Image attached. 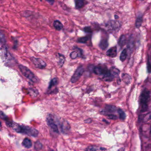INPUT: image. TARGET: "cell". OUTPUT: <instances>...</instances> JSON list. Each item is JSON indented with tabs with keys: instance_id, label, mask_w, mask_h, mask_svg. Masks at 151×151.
I'll return each mask as SVG.
<instances>
[{
	"instance_id": "1",
	"label": "cell",
	"mask_w": 151,
	"mask_h": 151,
	"mask_svg": "<svg viewBox=\"0 0 151 151\" xmlns=\"http://www.w3.org/2000/svg\"><path fill=\"white\" fill-rule=\"evenodd\" d=\"M12 128L15 132L19 134H22L33 137H37L39 135V132L36 129L28 125H19L13 122Z\"/></svg>"
},
{
	"instance_id": "2",
	"label": "cell",
	"mask_w": 151,
	"mask_h": 151,
	"mask_svg": "<svg viewBox=\"0 0 151 151\" xmlns=\"http://www.w3.org/2000/svg\"><path fill=\"white\" fill-rule=\"evenodd\" d=\"M18 67L21 71V73L23 75L24 77L29 79L33 83H35V84L39 83V79L27 67L22 65V64H19L18 65Z\"/></svg>"
},
{
	"instance_id": "3",
	"label": "cell",
	"mask_w": 151,
	"mask_h": 151,
	"mask_svg": "<svg viewBox=\"0 0 151 151\" xmlns=\"http://www.w3.org/2000/svg\"><path fill=\"white\" fill-rule=\"evenodd\" d=\"M150 99V92L147 89H145L141 93L140 97V103L141 110L145 111L148 109V102Z\"/></svg>"
},
{
	"instance_id": "4",
	"label": "cell",
	"mask_w": 151,
	"mask_h": 151,
	"mask_svg": "<svg viewBox=\"0 0 151 151\" xmlns=\"http://www.w3.org/2000/svg\"><path fill=\"white\" fill-rule=\"evenodd\" d=\"M46 122L47 125L50 127L51 129L56 134H59V130L57 125L56 123L54 116L51 114H49L46 118Z\"/></svg>"
},
{
	"instance_id": "5",
	"label": "cell",
	"mask_w": 151,
	"mask_h": 151,
	"mask_svg": "<svg viewBox=\"0 0 151 151\" xmlns=\"http://www.w3.org/2000/svg\"><path fill=\"white\" fill-rule=\"evenodd\" d=\"M94 72L96 75L105 77L109 72V70L104 64H99L94 67Z\"/></svg>"
},
{
	"instance_id": "6",
	"label": "cell",
	"mask_w": 151,
	"mask_h": 151,
	"mask_svg": "<svg viewBox=\"0 0 151 151\" xmlns=\"http://www.w3.org/2000/svg\"><path fill=\"white\" fill-rule=\"evenodd\" d=\"M84 72V70L83 66L82 65L79 66L70 79V82L72 84L76 83L83 75Z\"/></svg>"
},
{
	"instance_id": "7",
	"label": "cell",
	"mask_w": 151,
	"mask_h": 151,
	"mask_svg": "<svg viewBox=\"0 0 151 151\" xmlns=\"http://www.w3.org/2000/svg\"><path fill=\"white\" fill-rule=\"evenodd\" d=\"M30 60L35 67L37 68L44 69L47 66L46 63L41 58L32 57Z\"/></svg>"
},
{
	"instance_id": "8",
	"label": "cell",
	"mask_w": 151,
	"mask_h": 151,
	"mask_svg": "<svg viewBox=\"0 0 151 151\" xmlns=\"http://www.w3.org/2000/svg\"><path fill=\"white\" fill-rule=\"evenodd\" d=\"M117 110L116 107L113 106L107 105L105 107V109L101 111V113L104 115L108 116L110 114H113V113L115 112Z\"/></svg>"
},
{
	"instance_id": "9",
	"label": "cell",
	"mask_w": 151,
	"mask_h": 151,
	"mask_svg": "<svg viewBox=\"0 0 151 151\" xmlns=\"http://www.w3.org/2000/svg\"><path fill=\"white\" fill-rule=\"evenodd\" d=\"M61 132L63 134H67L70 131V126L67 120H63L60 124Z\"/></svg>"
},
{
	"instance_id": "10",
	"label": "cell",
	"mask_w": 151,
	"mask_h": 151,
	"mask_svg": "<svg viewBox=\"0 0 151 151\" xmlns=\"http://www.w3.org/2000/svg\"><path fill=\"white\" fill-rule=\"evenodd\" d=\"M70 56L72 59H75L78 57H83L84 56L83 50L80 48H77V50L70 53Z\"/></svg>"
},
{
	"instance_id": "11",
	"label": "cell",
	"mask_w": 151,
	"mask_h": 151,
	"mask_svg": "<svg viewBox=\"0 0 151 151\" xmlns=\"http://www.w3.org/2000/svg\"><path fill=\"white\" fill-rule=\"evenodd\" d=\"M106 55L110 57H116L117 56V47L116 46L110 48L106 52Z\"/></svg>"
},
{
	"instance_id": "12",
	"label": "cell",
	"mask_w": 151,
	"mask_h": 151,
	"mask_svg": "<svg viewBox=\"0 0 151 151\" xmlns=\"http://www.w3.org/2000/svg\"><path fill=\"white\" fill-rule=\"evenodd\" d=\"M120 26L118 22L116 21H111L107 24L108 27L109 28L110 30H116V29H118L119 26Z\"/></svg>"
},
{
	"instance_id": "13",
	"label": "cell",
	"mask_w": 151,
	"mask_h": 151,
	"mask_svg": "<svg viewBox=\"0 0 151 151\" xmlns=\"http://www.w3.org/2000/svg\"><path fill=\"white\" fill-rule=\"evenodd\" d=\"M99 47L102 50H106L108 46V40L107 39H103L101 40L99 43Z\"/></svg>"
},
{
	"instance_id": "14",
	"label": "cell",
	"mask_w": 151,
	"mask_h": 151,
	"mask_svg": "<svg viewBox=\"0 0 151 151\" xmlns=\"http://www.w3.org/2000/svg\"><path fill=\"white\" fill-rule=\"evenodd\" d=\"M53 26L57 31L61 30L63 28V25L59 20H55L53 22Z\"/></svg>"
},
{
	"instance_id": "15",
	"label": "cell",
	"mask_w": 151,
	"mask_h": 151,
	"mask_svg": "<svg viewBox=\"0 0 151 151\" xmlns=\"http://www.w3.org/2000/svg\"><path fill=\"white\" fill-rule=\"evenodd\" d=\"M22 145L27 148H31L32 146V141L28 138H25L23 141Z\"/></svg>"
},
{
	"instance_id": "16",
	"label": "cell",
	"mask_w": 151,
	"mask_h": 151,
	"mask_svg": "<svg viewBox=\"0 0 151 151\" xmlns=\"http://www.w3.org/2000/svg\"><path fill=\"white\" fill-rule=\"evenodd\" d=\"M58 79L57 78H55L52 79L51 81H50L49 86L48 87V91H50L52 89L53 87L56 86L58 84Z\"/></svg>"
},
{
	"instance_id": "17",
	"label": "cell",
	"mask_w": 151,
	"mask_h": 151,
	"mask_svg": "<svg viewBox=\"0 0 151 151\" xmlns=\"http://www.w3.org/2000/svg\"><path fill=\"white\" fill-rule=\"evenodd\" d=\"M85 1L83 0H76L75 1V7L76 9H80L85 5Z\"/></svg>"
},
{
	"instance_id": "18",
	"label": "cell",
	"mask_w": 151,
	"mask_h": 151,
	"mask_svg": "<svg viewBox=\"0 0 151 151\" xmlns=\"http://www.w3.org/2000/svg\"><path fill=\"white\" fill-rule=\"evenodd\" d=\"M122 78L123 81H124V82H125V84H130L131 81V79H132L131 76L127 74H123L122 75Z\"/></svg>"
},
{
	"instance_id": "19",
	"label": "cell",
	"mask_w": 151,
	"mask_h": 151,
	"mask_svg": "<svg viewBox=\"0 0 151 151\" xmlns=\"http://www.w3.org/2000/svg\"><path fill=\"white\" fill-rule=\"evenodd\" d=\"M58 58H59V61L58 62V65L59 67H63L64 63H65V56L62 54L58 53Z\"/></svg>"
},
{
	"instance_id": "20",
	"label": "cell",
	"mask_w": 151,
	"mask_h": 151,
	"mask_svg": "<svg viewBox=\"0 0 151 151\" xmlns=\"http://www.w3.org/2000/svg\"><path fill=\"white\" fill-rule=\"evenodd\" d=\"M142 21H143V18L142 15L139 14L136 18V28H139L142 24Z\"/></svg>"
},
{
	"instance_id": "21",
	"label": "cell",
	"mask_w": 151,
	"mask_h": 151,
	"mask_svg": "<svg viewBox=\"0 0 151 151\" xmlns=\"http://www.w3.org/2000/svg\"><path fill=\"white\" fill-rule=\"evenodd\" d=\"M126 38L125 35H122L118 41V45L120 47H123L126 44Z\"/></svg>"
},
{
	"instance_id": "22",
	"label": "cell",
	"mask_w": 151,
	"mask_h": 151,
	"mask_svg": "<svg viewBox=\"0 0 151 151\" xmlns=\"http://www.w3.org/2000/svg\"><path fill=\"white\" fill-rule=\"evenodd\" d=\"M127 56V49H124L120 54V59L122 62H124Z\"/></svg>"
},
{
	"instance_id": "23",
	"label": "cell",
	"mask_w": 151,
	"mask_h": 151,
	"mask_svg": "<svg viewBox=\"0 0 151 151\" xmlns=\"http://www.w3.org/2000/svg\"><path fill=\"white\" fill-rule=\"evenodd\" d=\"M90 39V36L87 35V36H84V37H80L78 39V42L79 43H82V44H85L88 42Z\"/></svg>"
},
{
	"instance_id": "24",
	"label": "cell",
	"mask_w": 151,
	"mask_h": 151,
	"mask_svg": "<svg viewBox=\"0 0 151 151\" xmlns=\"http://www.w3.org/2000/svg\"><path fill=\"white\" fill-rule=\"evenodd\" d=\"M109 70H110L111 72L112 73V74H113V76L115 77L118 76L120 72V70H119L118 68L114 67H112Z\"/></svg>"
},
{
	"instance_id": "25",
	"label": "cell",
	"mask_w": 151,
	"mask_h": 151,
	"mask_svg": "<svg viewBox=\"0 0 151 151\" xmlns=\"http://www.w3.org/2000/svg\"><path fill=\"white\" fill-rule=\"evenodd\" d=\"M118 112L119 115L120 119L122 120H124L126 118V114L124 112L122 109L119 108L118 109Z\"/></svg>"
},
{
	"instance_id": "26",
	"label": "cell",
	"mask_w": 151,
	"mask_h": 151,
	"mask_svg": "<svg viewBox=\"0 0 151 151\" xmlns=\"http://www.w3.org/2000/svg\"><path fill=\"white\" fill-rule=\"evenodd\" d=\"M43 147V145L39 141H37L35 143L34 149L37 151H40L41 150Z\"/></svg>"
},
{
	"instance_id": "27",
	"label": "cell",
	"mask_w": 151,
	"mask_h": 151,
	"mask_svg": "<svg viewBox=\"0 0 151 151\" xmlns=\"http://www.w3.org/2000/svg\"><path fill=\"white\" fill-rule=\"evenodd\" d=\"M85 151H99V150L95 146H90L86 149Z\"/></svg>"
},
{
	"instance_id": "28",
	"label": "cell",
	"mask_w": 151,
	"mask_h": 151,
	"mask_svg": "<svg viewBox=\"0 0 151 151\" xmlns=\"http://www.w3.org/2000/svg\"><path fill=\"white\" fill-rule=\"evenodd\" d=\"M134 40L133 38H131L130 40H129V43H128V48L129 50H131L133 48L134 46Z\"/></svg>"
},
{
	"instance_id": "29",
	"label": "cell",
	"mask_w": 151,
	"mask_h": 151,
	"mask_svg": "<svg viewBox=\"0 0 151 151\" xmlns=\"http://www.w3.org/2000/svg\"><path fill=\"white\" fill-rule=\"evenodd\" d=\"M84 31L86 33H92V30L90 26H86L84 28Z\"/></svg>"
},
{
	"instance_id": "30",
	"label": "cell",
	"mask_w": 151,
	"mask_h": 151,
	"mask_svg": "<svg viewBox=\"0 0 151 151\" xmlns=\"http://www.w3.org/2000/svg\"><path fill=\"white\" fill-rule=\"evenodd\" d=\"M107 116L110 119H117L118 118V117L114 114H110V115H108Z\"/></svg>"
},
{
	"instance_id": "31",
	"label": "cell",
	"mask_w": 151,
	"mask_h": 151,
	"mask_svg": "<svg viewBox=\"0 0 151 151\" xmlns=\"http://www.w3.org/2000/svg\"><path fill=\"white\" fill-rule=\"evenodd\" d=\"M85 123H91V122H92V120L91 119H87L85 120H84Z\"/></svg>"
},
{
	"instance_id": "32",
	"label": "cell",
	"mask_w": 151,
	"mask_h": 151,
	"mask_svg": "<svg viewBox=\"0 0 151 151\" xmlns=\"http://www.w3.org/2000/svg\"><path fill=\"white\" fill-rule=\"evenodd\" d=\"M148 72H151V64H148Z\"/></svg>"
},
{
	"instance_id": "33",
	"label": "cell",
	"mask_w": 151,
	"mask_h": 151,
	"mask_svg": "<svg viewBox=\"0 0 151 151\" xmlns=\"http://www.w3.org/2000/svg\"><path fill=\"white\" fill-rule=\"evenodd\" d=\"M47 2H48V3H49V4H50V5H52V4H53V3H54V1H47Z\"/></svg>"
},
{
	"instance_id": "34",
	"label": "cell",
	"mask_w": 151,
	"mask_h": 151,
	"mask_svg": "<svg viewBox=\"0 0 151 151\" xmlns=\"http://www.w3.org/2000/svg\"><path fill=\"white\" fill-rule=\"evenodd\" d=\"M115 18H116V19H118V16H117V15H115Z\"/></svg>"
},
{
	"instance_id": "35",
	"label": "cell",
	"mask_w": 151,
	"mask_h": 151,
	"mask_svg": "<svg viewBox=\"0 0 151 151\" xmlns=\"http://www.w3.org/2000/svg\"><path fill=\"white\" fill-rule=\"evenodd\" d=\"M49 151H55L54 150H52V149H50V150H49Z\"/></svg>"
},
{
	"instance_id": "36",
	"label": "cell",
	"mask_w": 151,
	"mask_h": 151,
	"mask_svg": "<svg viewBox=\"0 0 151 151\" xmlns=\"http://www.w3.org/2000/svg\"><path fill=\"white\" fill-rule=\"evenodd\" d=\"M150 133H151V131H150Z\"/></svg>"
}]
</instances>
